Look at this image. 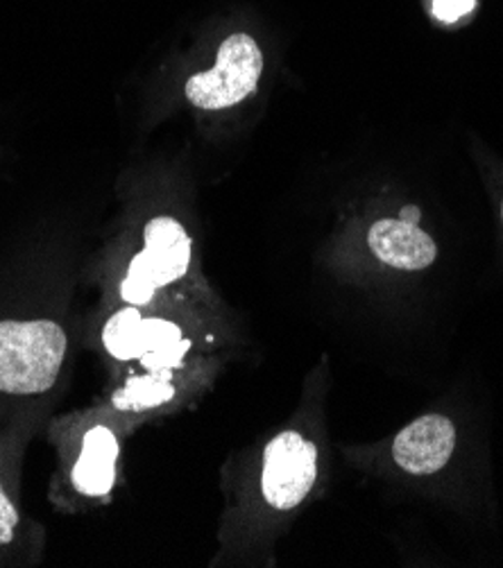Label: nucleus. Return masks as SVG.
<instances>
[{
	"instance_id": "obj_1",
	"label": "nucleus",
	"mask_w": 503,
	"mask_h": 568,
	"mask_svg": "<svg viewBox=\"0 0 503 568\" xmlns=\"http://www.w3.org/2000/svg\"><path fill=\"white\" fill-rule=\"evenodd\" d=\"M193 304L161 302L150 306L91 304L80 313L78 347L102 369L95 399L139 426L163 417L187 402L202 383L207 361L189 313Z\"/></svg>"
},
{
	"instance_id": "obj_2",
	"label": "nucleus",
	"mask_w": 503,
	"mask_h": 568,
	"mask_svg": "<svg viewBox=\"0 0 503 568\" xmlns=\"http://www.w3.org/2000/svg\"><path fill=\"white\" fill-rule=\"evenodd\" d=\"M76 297V274L60 270L0 286V404L60 406L78 347Z\"/></svg>"
},
{
	"instance_id": "obj_3",
	"label": "nucleus",
	"mask_w": 503,
	"mask_h": 568,
	"mask_svg": "<svg viewBox=\"0 0 503 568\" xmlns=\"http://www.w3.org/2000/svg\"><path fill=\"white\" fill-rule=\"evenodd\" d=\"M193 267V236L178 215L137 213L80 274L93 291V304L198 306V300L187 293Z\"/></svg>"
},
{
	"instance_id": "obj_4",
	"label": "nucleus",
	"mask_w": 503,
	"mask_h": 568,
	"mask_svg": "<svg viewBox=\"0 0 503 568\" xmlns=\"http://www.w3.org/2000/svg\"><path fill=\"white\" fill-rule=\"evenodd\" d=\"M139 428L100 399L54 410L41 430L52 450L48 503L69 517L107 509L125 483V446Z\"/></svg>"
},
{
	"instance_id": "obj_5",
	"label": "nucleus",
	"mask_w": 503,
	"mask_h": 568,
	"mask_svg": "<svg viewBox=\"0 0 503 568\" xmlns=\"http://www.w3.org/2000/svg\"><path fill=\"white\" fill-rule=\"evenodd\" d=\"M54 410L52 404H0V568H32L46 557L48 530L23 507V465Z\"/></svg>"
},
{
	"instance_id": "obj_6",
	"label": "nucleus",
	"mask_w": 503,
	"mask_h": 568,
	"mask_svg": "<svg viewBox=\"0 0 503 568\" xmlns=\"http://www.w3.org/2000/svg\"><path fill=\"white\" fill-rule=\"evenodd\" d=\"M320 478V446L300 430L274 433L261 448L252 489L268 517H289L313 494ZM250 491V494H252Z\"/></svg>"
},
{
	"instance_id": "obj_7",
	"label": "nucleus",
	"mask_w": 503,
	"mask_h": 568,
	"mask_svg": "<svg viewBox=\"0 0 503 568\" xmlns=\"http://www.w3.org/2000/svg\"><path fill=\"white\" fill-rule=\"evenodd\" d=\"M265 69V57L252 34L237 32L220 43L215 64L184 82V98L200 111H225L252 98Z\"/></svg>"
},
{
	"instance_id": "obj_8",
	"label": "nucleus",
	"mask_w": 503,
	"mask_h": 568,
	"mask_svg": "<svg viewBox=\"0 0 503 568\" xmlns=\"http://www.w3.org/2000/svg\"><path fill=\"white\" fill-rule=\"evenodd\" d=\"M456 446V428L442 415H426L409 424L393 444V458L415 476H429L450 463Z\"/></svg>"
},
{
	"instance_id": "obj_9",
	"label": "nucleus",
	"mask_w": 503,
	"mask_h": 568,
	"mask_svg": "<svg viewBox=\"0 0 503 568\" xmlns=\"http://www.w3.org/2000/svg\"><path fill=\"white\" fill-rule=\"evenodd\" d=\"M368 245L381 263L406 272L426 270L437 256L433 239L424 234L418 224L393 217L376 220L370 226Z\"/></svg>"
},
{
	"instance_id": "obj_10",
	"label": "nucleus",
	"mask_w": 503,
	"mask_h": 568,
	"mask_svg": "<svg viewBox=\"0 0 503 568\" xmlns=\"http://www.w3.org/2000/svg\"><path fill=\"white\" fill-rule=\"evenodd\" d=\"M476 6V0H433V14L442 23H456L467 17Z\"/></svg>"
},
{
	"instance_id": "obj_11",
	"label": "nucleus",
	"mask_w": 503,
	"mask_h": 568,
	"mask_svg": "<svg viewBox=\"0 0 503 568\" xmlns=\"http://www.w3.org/2000/svg\"><path fill=\"white\" fill-rule=\"evenodd\" d=\"M400 220H404V222H409V224H418V222H420V209H418V206H404Z\"/></svg>"
},
{
	"instance_id": "obj_12",
	"label": "nucleus",
	"mask_w": 503,
	"mask_h": 568,
	"mask_svg": "<svg viewBox=\"0 0 503 568\" xmlns=\"http://www.w3.org/2000/svg\"><path fill=\"white\" fill-rule=\"evenodd\" d=\"M501 217H503V202H501Z\"/></svg>"
}]
</instances>
